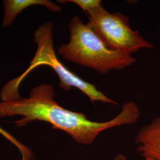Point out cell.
<instances>
[{
	"label": "cell",
	"instance_id": "5b68a950",
	"mask_svg": "<svg viewBox=\"0 0 160 160\" xmlns=\"http://www.w3.org/2000/svg\"><path fill=\"white\" fill-rule=\"evenodd\" d=\"M135 142L138 152L143 158L160 160V116L139 129Z\"/></svg>",
	"mask_w": 160,
	"mask_h": 160
},
{
	"label": "cell",
	"instance_id": "30bf717a",
	"mask_svg": "<svg viewBox=\"0 0 160 160\" xmlns=\"http://www.w3.org/2000/svg\"><path fill=\"white\" fill-rule=\"evenodd\" d=\"M144 158L143 160H153L152 159L150 158Z\"/></svg>",
	"mask_w": 160,
	"mask_h": 160
},
{
	"label": "cell",
	"instance_id": "52a82bcc",
	"mask_svg": "<svg viewBox=\"0 0 160 160\" xmlns=\"http://www.w3.org/2000/svg\"><path fill=\"white\" fill-rule=\"evenodd\" d=\"M0 134L12 142L20 151L22 156V160H34V155L30 149L20 142L16 138L6 131L0 126Z\"/></svg>",
	"mask_w": 160,
	"mask_h": 160
},
{
	"label": "cell",
	"instance_id": "9c48e42d",
	"mask_svg": "<svg viewBox=\"0 0 160 160\" xmlns=\"http://www.w3.org/2000/svg\"><path fill=\"white\" fill-rule=\"evenodd\" d=\"M126 156L125 155L122 154H118L117 156H116L114 157V158L112 160H126Z\"/></svg>",
	"mask_w": 160,
	"mask_h": 160
},
{
	"label": "cell",
	"instance_id": "ba28073f",
	"mask_svg": "<svg viewBox=\"0 0 160 160\" xmlns=\"http://www.w3.org/2000/svg\"><path fill=\"white\" fill-rule=\"evenodd\" d=\"M60 3L72 2L79 6L84 12H88L92 8H96L102 5L101 0H68V1H58Z\"/></svg>",
	"mask_w": 160,
	"mask_h": 160
},
{
	"label": "cell",
	"instance_id": "3957f363",
	"mask_svg": "<svg viewBox=\"0 0 160 160\" xmlns=\"http://www.w3.org/2000/svg\"><path fill=\"white\" fill-rule=\"evenodd\" d=\"M69 41L58 49L65 60L106 74L120 71L136 62V58L109 49L102 40L78 16L69 24Z\"/></svg>",
	"mask_w": 160,
	"mask_h": 160
},
{
	"label": "cell",
	"instance_id": "6da1fadb",
	"mask_svg": "<svg viewBox=\"0 0 160 160\" xmlns=\"http://www.w3.org/2000/svg\"><path fill=\"white\" fill-rule=\"evenodd\" d=\"M54 97L53 87L49 84H41L30 90L29 97L0 102V118L23 116L15 122L18 127L26 126L34 120L46 122L53 128L67 133L77 143L90 145L104 131L135 123L140 116L137 104L128 102L123 104L120 113L112 119L92 121L82 113L63 108Z\"/></svg>",
	"mask_w": 160,
	"mask_h": 160
},
{
	"label": "cell",
	"instance_id": "7a4b0ae2",
	"mask_svg": "<svg viewBox=\"0 0 160 160\" xmlns=\"http://www.w3.org/2000/svg\"><path fill=\"white\" fill-rule=\"evenodd\" d=\"M53 23L48 21L40 25L34 33V43L37 50L29 67L18 77L10 80L2 88L0 98L2 102L14 100L20 98L19 87L23 80L37 67L46 65L50 67L58 75L59 87L66 92L72 87L78 88L88 97L92 103L100 102L117 105L113 100L106 96L92 83L82 80L69 70L58 58L53 43Z\"/></svg>",
	"mask_w": 160,
	"mask_h": 160
},
{
	"label": "cell",
	"instance_id": "277c9868",
	"mask_svg": "<svg viewBox=\"0 0 160 160\" xmlns=\"http://www.w3.org/2000/svg\"><path fill=\"white\" fill-rule=\"evenodd\" d=\"M86 13L88 18L87 24L109 49L131 55L141 49L154 48L138 30L132 29L129 18L119 12L110 13L102 5Z\"/></svg>",
	"mask_w": 160,
	"mask_h": 160
},
{
	"label": "cell",
	"instance_id": "8992f818",
	"mask_svg": "<svg viewBox=\"0 0 160 160\" xmlns=\"http://www.w3.org/2000/svg\"><path fill=\"white\" fill-rule=\"evenodd\" d=\"M4 16L2 27L7 28L13 23L18 14L26 8L33 6H42L52 12H59L61 8L49 0H5L3 1Z\"/></svg>",
	"mask_w": 160,
	"mask_h": 160
}]
</instances>
